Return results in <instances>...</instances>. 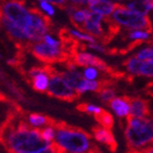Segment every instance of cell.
<instances>
[{
    "label": "cell",
    "instance_id": "30bf717a",
    "mask_svg": "<svg viewBox=\"0 0 153 153\" xmlns=\"http://www.w3.org/2000/svg\"><path fill=\"white\" fill-rule=\"evenodd\" d=\"M130 114L136 117L151 118L153 116L149 101L141 97H130Z\"/></svg>",
    "mask_w": 153,
    "mask_h": 153
},
{
    "label": "cell",
    "instance_id": "8fae6325",
    "mask_svg": "<svg viewBox=\"0 0 153 153\" xmlns=\"http://www.w3.org/2000/svg\"><path fill=\"white\" fill-rule=\"evenodd\" d=\"M2 26L6 28L8 35H9L10 39L13 40L14 42H20V41H26V39H28L27 34L25 32L23 27L19 26L18 24H15L14 22H12L11 20H9L8 18H6L4 15L2 16L1 20Z\"/></svg>",
    "mask_w": 153,
    "mask_h": 153
},
{
    "label": "cell",
    "instance_id": "ac0fdd59",
    "mask_svg": "<svg viewBox=\"0 0 153 153\" xmlns=\"http://www.w3.org/2000/svg\"><path fill=\"white\" fill-rule=\"evenodd\" d=\"M127 8L143 15H147L148 12L150 11V9L148 8V6L144 2V0H135L133 2H129L127 4Z\"/></svg>",
    "mask_w": 153,
    "mask_h": 153
},
{
    "label": "cell",
    "instance_id": "2e32d148",
    "mask_svg": "<svg viewBox=\"0 0 153 153\" xmlns=\"http://www.w3.org/2000/svg\"><path fill=\"white\" fill-rule=\"evenodd\" d=\"M94 117L99 123V125L105 127V128L112 129L113 126H114V118H113L112 114L108 112V111H105V110L101 109L100 112L94 114Z\"/></svg>",
    "mask_w": 153,
    "mask_h": 153
},
{
    "label": "cell",
    "instance_id": "4316f807",
    "mask_svg": "<svg viewBox=\"0 0 153 153\" xmlns=\"http://www.w3.org/2000/svg\"><path fill=\"white\" fill-rule=\"evenodd\" d=\"M44 42H46V44L48 45H50V46H54V47H62V45H61V41H58L56 40V39L53 38V37H51L50 35H46L44 36Z\"/></svg>",
    "mask_w": 153,
    "mask_h": 153
},
{
    "label": "cell",
    "instance_id": "8992f818",
    "mask_svg": "<svg viewBox=\"0 0 153 153\" xmlns=\"http://www.w3.org/2000/svg\"><path fill=\"white\" fill-rule=\"evenodd\" d=\"M3 15L23 27L24 30L28 28L32 23V12L24 7V3L16 0H4L1 4Z\"/></svg>",
    "mask_w": 153,
    "mask_h": 153
},
{
    "label": "cell",
    "instance_id": "f546056e",
    "mask_svg": "<svg viewBox=\"0 0 153 153\" xmlns=\"http://www.w3.org/2000/svg\"><path fill=\"white\" fill-rule=\"evenodd\" d=\"M72 4H75V6L82 7L85 6V4H88V0H68Z\"/></svg>",
    "mask_w": 153,
    "mask_h": 153
},
{
    "label": "cell",
    "instance_id": "cb8c5ba5",
    "mask_svg": "<svg viewBox=\"0 0 153 153\" xmlns=\"http://www.w3.org/2000/svg\"><path fill=\"white\" fill-rule=\"evenodd\" d=\"M40 134L42 136V138L45 140H47L48 142H52L53 138H56V130L51 126H47L40 129Z\"/></svg>",
    "mask_w": 153,
    "mask_h": 153
},
{
    "label": "cell",
    "instance_id": "f1b7e54d",
    "mask_svg": "<svg viewBox=\"0 0 153 153\" xmlns=\"http://www.w3.org/2000/svg\"><path fill=\"white\" fill-rule=\"evenodd\" d=\"M40 8L42 9V11L47 12L49 15H53L54 14V10L51 7V4L47 1H40Z\"/></svg>",
    "mask_w": 153,
    "mask_h": 153
},
{
    "label": "cell",
    "instance_id": "4dcf8cb0",
    "mask_svg": "<svg viewBox=\"0 0 153 153\" xmlns=\"http://www.w3.org/2000/svg\"><path fill=\"white\" fill-rule=\"evenodd\" d=\"M127 153H144L143 150H134V149H128Z\"/></svg>",
    "mask_w": 153,
    "mask_h": 153
},
{
    "label": "cell",
    "instance_id": "7c38bea8",
    "mask_svg": "<svg viewBox=\"0 0 153 153\" xmlns=\"http://www.w3.org/2000/svg\"><path fill=\"white\" fill-rule=\"evenodd\" d=\"M118 117H127L130 113V96H122L114 98L108 104Z\"/></svg>",
    "mask_w": 153,
    "mask_h": 153
},
{
    "label": "cell",
    "instance_id": "277c9868",
    "mask_svg": "<svg viewBox=\"0 0 153 153\" xmlns=\"http://www.w3.org/2000/svg\"><path fill=\"white\" fill-rule=\"evenodd\" d=\"M112 18L127 30H142L149 34L153 32L152 23L148 15L140 14L120 3H115Z\"/></svg>",
    "mask_w": 153,
    "mask_h": 153
},
{
    "label": "cell",
    "instance_id": "52a82bcc",
    "mask_svg": "<svg viewBox=\"0 0 153 153\" xmlns=\"http://www.w3.org/2000/svg\"><path fill=\"white\" fill-rule=\"evenodd\" d=\"M46 92L50 97L56 98L66 102H73L80 97V94L63 79V77L60 75V72L50 77L49 86Z\"/></svg>",
    "mask_w": 153,
    "mask_h": 153
},
{
    "label": "cell",
    "instance_id": "4fadbf2b",
    "mask_svg": "<svg viewBox=\"0 0 153 153\" xmlns=\"http://www.w3.org/2000/svg\"><path fill=\"white\" fill-rule=\"evenodd\" d=\"M88 9L90 11L98 12L103 15L112 14L115 9V3L109 0H88Z\"/></svg>",
    "mask_w": 153,
    "mask_h": 153
},
{
    "label": "cell",
    "instance_id": "5b68a950",
    "mask_svg": "<svg viewBox=\"0 0 153 153\" xmlns=\"http://www.w3.org/2000/svg\"><path fill=\"white\" fill-rule=\"evenodd\" d=\"M27 51L32 53L38 61L45 64H54V63L63 64L71 59L70 54L62 47L50 46L44 41H38V42L30 41L27 47Z\"/></svg>",
    "mask_w": 153,
    "mask_h": 153
},
{
    "label": "cell",
    "instance_id": "9a60e30c",
    "mask_svg": "<svg viewBox=\"0 0 153 153\" xmlns=\"http://www.w3.org/2000/svg\"><path fill=\"white\" fill-rule=\"evenodd\" d=\"M27 121L30 122V125H33L34 127H42V126L54 127V125L56 123V121L54 118L50 117V116H47V115L39 114V113H32V114H30Z\"/></svg>",
    "mask_w": 153,
    "mask_h": 153
},
{
    "label": "cell",
    "instance_id": "5bb4252c",
    "mask_svg": "<svg viewBox=\"0 0 153 153\" xmlns=\"http://www.w3.org/2000/svg\"><path fill=\"white\" fill-rule=\"evenodd\" d=\"M60 75L76 91H78V89L80 88V86L82 85V82H85L86 79V78H84L82 74L79 72H77L76 70H66V71L60 72Z\"/></svg>",
    "mask_w": 153,
    "mask_h": 153
},
{
    "label": "cell",
    "instance_id": "484cf974",
    "mask_svg": "<svg viewBox=\"0 0 153 153\" xmlns=\"http://www.w3.org/2000/svg\"><path fill=\"white\" fill-rule=\"evenodd\" d=\"M84 77L89 80H94L98 77V71L96 70V68L88 66V68L84 71Z\"/></svg>",
    "mask_w": 153,
    "mask_h": 153
},
{
    "label": "cell",
    "instance_id": "9c48e42d",
    "mask_svg": "<svg viewBox=\"0 0 153 153\" xmlns=\"http://www.w3.org/2000/svg\"><path fill=\"white\" fill-rule=\"evenodd\" d=\"M92 135L98 142L104 144L106 149L111 153H115L117 150V141L115 140L114 135L110 128H105L103 126H94L92 127Z\"/></svg>",
    "mask_w": 153,
    "mask_h": 153
},
{
    "label": "cell",
    "instance_id": "ba28073f",
    "mask_svg": "<svg viewBox=\"0 0 153 153\" xmlns=\"http://www.w3.org/2000/svg\"><path fill=\"white\" fill-rule=\"evenodd\" d=\"M71 61L76 66H86V68L92 66V68H96L98 70H100L101 72H103L106 76H109V74L111 73L113 68V66L108 65V63L100 58L94 56L91 53L84 52V51H78L75 54H73L71 58Z\"/></svg>",
    "mask_w": 153,
    "mask_h": 153
},
{
    "label": "cell",
    "instance_id": "1f68e13d",
    "mask_svg": "<svg viewBox=\"0 0 153 153\" xmlns=\"http://www.w3.org/2000/svg\"><path fill=\"white\" fill-rule=\"evenodd\" d=\"M151 42H152V45H153V37H152V40H151Z\"/></svg>",
    "mask_w": 153,
    "mask_h": 153
},
{
    "label": "cell",
    "instance_id": "e0dca14e",
    "mask_svg": "<svg viewBox=\"0 0 153 153\" xmlns=\"http://www.w3.org/2000/svg\"><path fill=\"white\" fill-rule=\"evenodd\" d=\"M142 61L137 59L135 56H130L123 62V65L126 68V70L130 74L136 75V76H140V66H141Z\"/></svg>",
    "mask_w": 153,
    "mask_h": 153
},
{
    "label": "cell",
    "instance_id": "44dd1931",
    "mask_svg": "<svg viewBox=\"0 0 153 153\" xmlns=\"http://www.w3.org/2000/svg\"><path fill=\"white\" fill-rule=\"evenodd\" d=\"M36 153H66V151L63 149V148L60 146L58 142H50V144L48 146V147H46L45 149H42V150L38 151V152Z\"/></svg>",
    "mask_w": 153,
    "mask_h": 153
},
{
    "label": "cell",
    "instance_id": "603a6c76",
    "mask_svg": "<svg viewBox=\"0 0 153 153\" xmlns=\"http://www.w3.org/2000/svg\"><path fill=\"white\" fill-rule=\"evenodd\" d=\"M135 56L141 61H150L151 59H153V48H144V49L136 53Z\"/></svg>",
    "mask_w": 153,
    "mask_h": 153
},
{
    "label": "cell",
    "instance_id": "7a4b0ae2",
    "mask_svg": "<svg viewBox=\"0 0 153 153\" xmlns=\"http://www.w3.org/2000/svg\"><path fill=\"white\" fill-rule=\"evenodd\" d=\"M56 141L68 153H88L91 149V136L76 126L56 121L54 125Z\"/></svg>",
    "mask_w": 153,
    "mask_h": 153
},
{
    "label": "cell",
    "instance_id": "83f0119b",
    "mask_svg": "<svg viewBox=\"0 0 153 153\" xmlns=\"http://www.w3.org/2000/svg\"><path fill=\"white\" fill-rule=\"evenodd\" d=\"M39 1H47V2L52 3V4H54V6H56L62 10H65L66 7H68L66 0H39Z\"/></svg>",
    "mask_w": 153,
    "mask_h": 153
},
{
    "label": "cell",
    "instance_id": "6da1fadb",
    "mask_svg": "<svg viewBox=\"0 0 153 153\" xmlns=\"http://www.w3.org/2000/svg\"><path fill=\"white\" fill-rule=\"evenodd\" d=\"M50 142L45 140L39 128H34L24 116L20 117L15 129L9 135L2 146L7 153H36L48 147Z\"/></svg>",
    "mask_w": 153,
    "mask_h": 153
},
{
    "label": "cell",
    "instance_id": "3957f363",
    "mask_svg": "<svg viewBox=\"0 0 153 153\" xmlns=\"http://www.w3.org/2000/svg\"><path fill=\"white\" fill-rule=\"evenodd\" d=\"M125 140L128 149L142 150L153 147V120L129 114L126 120Z\"/></svg>",
    "mask_w": 153,
    "mask_h": 153
},
{
    "label": "cell",
    "instance_id": "d6a6232c",
    "mask_svg": "<svg viewBox=\"0 0 153 153\" xmlns=\"http://www.w3.org/2000/svg\"><path fill=\"white\" fill-rule=\"evenodd\" d=\"M150 61H151V62H152V63H153V59H151V60H150Z\"/></svg>",
    "mask_w": 153,
    "mask_h": 153
},
{
    "label": "cell",
    "instance_id": "d6986e66",
    "mask_svg": "<svg viewBox=\"0 0 153 153\" xmlns=\"http://www.w3.org/2000/svg\"><path fill=\"white\" fill-rule=\"evenodd\" d=\"M100 100L102 102H104L105 104H109L111 101L115 98V90L114 87H106L103 88L102 90H100L99 92H97Z\"/></svg>",
    "mask_w": 153,
    "mask_h": 153
},
{
    "label": "cell",
    "instance_id": "836d02e7",
    "mask_svg": "<svg viewBox=\"0 0 153 153\" xmlns=\"http://www.w3.org/2000/svg\"><path fill=\"white\" fill-rule=\"evenodd\" d=\"M66 153H68V152H66Z\"/></svg>",
    "mask_w": 153,
    "mask_h": 153
},
{
    "label": "cell",
    "instance_id": "d4e9b609",
    "mask_svg": "<svg viewBox=\"0 0 153 153\" xmlns=\"http://www.w3.org/2000/svg\"><path fill=\"white\" fill-rule=\"evenodd\" d=\"M127 38L131 39H144L147 40L149 39V33H147L146 30H131V32L127 35Z\"/></svg>",
    "mask_w": 153,
    "mask_h": 153
},
{
    "label": "cell",
    "instance_id": "ffe728a7",
    "mask_svg": "<svg viewBox=\"0 0 153 153\" xmlns=\"http://www.w3.org/2000/svg\"><path fill=\"white\" fill-rule=\"evenodd\" d=\"M76 109L78 111H80V112L88 113V114H96V113L101 111V108L89 104V103H79V104H77Z\"/></svg>",
    "mask_w": 153,
    "mask_h": 153
},
{
    "label": "cell",
    "instance_id": "7402d4cb",
    "mask_svg": "<svg viewBox=\"0 0 153 153\" xmlns=\"http://www.w3.org/2000/svg\"><path fill=\"white\" fill-rule=\"evenodd\" d=\"M140 76L153 77V63L151 61H142L140 66Z\"/></svg>",
    "mask_w": 153,
    "mask_h": 153
}]
</instances>
